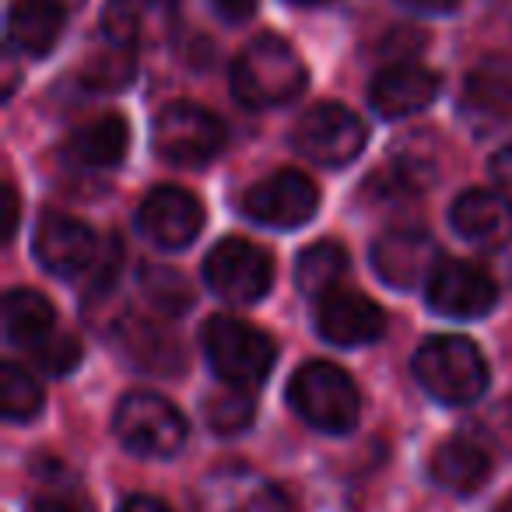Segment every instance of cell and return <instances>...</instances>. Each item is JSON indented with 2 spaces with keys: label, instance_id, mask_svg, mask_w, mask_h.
I'll return each instance as SVG.
<instances>
[{
  "label": "cell",
  "instance_id": "cell-1",
  "mask_svg": "<svg viewBox=\"0 0 512 512\" xmlns=\"http://www.w3.org/2000/svg\"><path fill=\"white\" fill-rule=\"evenodd\" d=\"M309 74L299 50L288 39L264 32L232 64V92L246 109H271L299 99Z\"/></svg>",
  "mask_w": 512,
  "mask_h": 512
},
{
  "label": "cell",
  "instance_id": "cell-2",
  "mask_svg": "<svg viewBox=\"0 0 512 512\" xmlns=\"http://www.w3.org/2000/svg\"><path fill=\"white\" fill-rule=\"evenodd\" d=\"M414 379L428 397L449 407H467L488 390V362L481 348L467 337L439 334L428 337L414 355Z\"/></svg>",
  "mask_w": 512,
  "mask_h": 512
},
{
  "label": "cell",
  "instance_id": "cell-3",
  "mask_svg": "<svg viewBox=\"0 0 512 512\" xmlns=\"http://www.w3.org/2000/svg\"><path fill=\"white\" fill-rule=\"evenodd\" d=\"M288 404L316 432L341 435L358 425L362 397L355 379L334 362H306L288 383Z\"/></svg>",
  "mask_w": 512,
  "mask_h": 512
},
{
  "label": "cell",
  "instance_id": "cell-4",
  "mask_svg": "<svg viewBox=\"0 0 512 512\" xmlns=\"http://www.w3.org/2000/svg\"><path fill=\"white\" fill-rule=\"evenodd\" d=\"M204 355L211 369L225 379L228 386H256L264 383L274 369L278 348L264 330L249 327L235 316H211L200 330Z\"/></svg>",
  "mask_w": 512,
  "mask_h": 512
},
{
  "label": "cell",
  "instance_id": "cell-5",
  "mask_svg": "<svg viewBox=\"0 0 512 512\" xmlns=\"http://www.w3.org/2000/svg\"><path fill=\"white\" fill-rule=\"evenodd\" d=\"M113 432L130 453L148 456V460H165V456H176L183 449L186 418L172 400L137 390L116 404Z\"/></svg>",
  "mask_w": 512,
  "mask_h": 512
},
{
  "label": "cell",
  "instance_id": "cell-6",
  "mask_svg": "<svg viewBox=\"0 0 512 512\" xmlns=\"http://www.w3.org/2000/svg\"><path fill=\"white\" fill-rule=\"evenodd\" d=\"M151 141H155L158 158L193 169V165H207L221 155L225 127L211 109L197 106V102H169L155 116Z\"/></svg>",
  "mask_w": 512,
  "mask_h": 512
},
{
  "label": "cell",
  "instance_id": "cell-7",
  "mask_svg": "<svg viewBox=\"0 0 512 512\" xmlns=\"http://www.w3.org/2000/svg\"><path fill=\"white\" fill-rule=\"evenodd\" d=\"M365 137L369 130H365L362 116L341 102H316L299 116L292 130L295 151L316 165H330V169L355 162L365 148Z\"/></svg>",
  "mask_w": 512,
  "mask_h": 512
},
{
  "label": "cell",
  "instance_id": "cell-8",
  "mask_svg": "<svg viewBox=\"0 0 512 512\" xmlns=\"http://www.w3.org/2000/svg\"><path fill=\"white\" fill-rule=\"evenodd\" d=\"M204 281L218 299L253 306L271 292L274 264L260 246L246 239H225L207 253Z\"/></svg>",
  "mask_w": 512,
  "mask_h": 512
},
{
  "label": "cell",
  "instance_id": "cell-9",
  "mask_svg": "<svg viewBox=\"0 0 512 512\" xmlns=\"http://www.w3.org/2000/svg\"><path fill=\"white\" fill-rule=\"evenodd\" d=\"M320 207V190L306 172L281 169L253 186L242 200V214L267 228H299Z\"/></svg>",
  "mask_w": 512,
  "mask_h": 512
},
{
  "label": "cell",
  "instance_id": "cell-10",
  "mask_svg": "<svg viewBox=\"0 0 512 512\" xmlns=\"http://www.w3.org/2000/svg\"><path fill=\"white\" fill-rule=\"evenodd\" d=\"M425 302L432 313L449 320H477L488 316L498 302V285L488 271L467 260H442L425 285Z\"/></svg>",
  "mask_w": 512,
  "mask_h": 512
},
{
  "label": "cell",
  "instance_id": "cell-11",
  "mask_svg": "<svg viewBox=\"0 0 512 512\" xmlns=\"http://www.w3.org/2000/svg\"><path fill=\"white\" fill-rule=\"evenodd\" d=\"M32 249L43 271L57 278H78L99 264V239L81 218L64 211H46L32 235Z\"/></svg>",
  "mask_w": 512,
  "mask_h": 512
},
{
  "label": "cell",
  "instance_id": "cell-12",
  "mask_svg": "<svg viewBox=\"0 0 512 512\" xmlns=\"http://www.w3.org/2000/svg\"><path fill=\"white\" fill-rule=\"evenodd\" d=\"M442 264L439 242L425 228H390L372 246V267L390 288L411 292V288L428 285L435 267Z\"/></svg>",
  "mask_w": 512,
  "mask_h": 512
},
{
  "label": "cell",
  "instance_id": "cell-13",
  "mask_svg": "<svg viewBox=\"0 0 512 512\" xmlns=\"http://www.w3.org/2000/svg\"><path fill=\"white\" fill-rule=\"evenodd\" d=\"M137 228L158 249H186L204 228V204L183 186H158L137 207Z\"/></svg>",
  "mask_w": 512,
  "mask_h": 512
},
{
  "label": "cell",
  "instance_id": "cell-14",
  "mask_svg": "<svg viewBox=\"0 0 512 512\" xmlns=\"http://www.w3.org/2000/svg\"><path fill=\"white\" fill-rule=\"evenodd\" d=\"M386 330V313L372 299L358 292L334 288L316 306V334L337 348H358V344L379 341Z\"/></svg>",
  "mask_w": 512,
  "mask_h": 512
},
{
  "label": "cell",
  "instance_id": "cell-15",
  "mask_svg": "<svg viewBox=\"0 0 512 512\" xmlns=\"http://www.w3.org/2000/svg\"><path fill=\"white\" fill-rule=\"evenodd\" d=\"M463 123L470 127V134L488 137L495 130H502L505 123H512V71L502 67L498 60L474 67L467 74L460 99Z\"/></svg>",
  "mask_w": 512,
  "mask_h": 512
},
{
  "label": "cell",
  "instance_id": "cell-16",
  "mask_svg": "<svg viewBox=\"0 0 512 512\" xmlns=\"http://www.w3.org/2000/svg\"><path fill=\"white\" fill-rule=\"evenodd\" d=\"M439 95V74L421 64H390L372 78L369 106L383 120H404L428 109Z\"/></svg>",
  "mask_w": 512,
  "mask_h": 512
},
{
  "label": "cell",
  "instance_id": "cell-17",
  "mask_svg": "<svg viewBox=\"0 0 512 512\" xmlns=\"http://www.w3.org/2000/svg\"><path fill=\"white\" fill-rule=\"evenodd\" d=\"M449 225L474 246L498 249L512 242V200L498 190H467L449 207Z\"/></svg>",
  "mask_w": 512,
  "mask_h": 512
},
{
  "label": "cell",
  "instance_id": "cell-18",
  "mask_svg": "<svg viewBox=\"0 0 512 512\" xmlns=\"http://www.w3.org/2000/svg\"><path fill=\"white\" fill-rule=\"evenodd\" d=\"M200 512H295L288 491L249 477L242 470H221L207 477L200 491Z\"/></svg>",
  "mask_w": 512,
  "mask_h": 512
},
{
  "label": "cell",
  "instance_id": "cell-19",
  "mask_svg": "<svg viewBox=\"0 0 512 512\" xmlns=\"http://www.w3.org/2000/svg\"><path fill=\"white\" fill-rule=\"evenodd\" d=\"M179 0H109L106 15H102V29H106L113 46H144L155 43L169 25L176 22Z\"/></svg>",
  "mask_w": 512,
  "mask_h": 512
},
{
  "label": "cell",
  "instance_id": "cell-20",
  "mask_svg": "<svg viewBox=\"0 0 512 512\" xmlns=\"http://www.w3.org/2000/svg\"><path fill=\"white\" fill-rule=\"evenodd\" d=\"M428 474L439 488L453 491V495H474L491 477V456L481 442L460 435V439H449L435 449L428 460Z\"/></svg>",
  "mask_w": 512,
  "mask_h": 512
},
{
  "label": "cell",
  "instance_id": "cell-21",
  "mask_svg": "<svg viewBox=\"0 0 512 512\" xmlns=\"http://www.w3.org/2000/svg\"><path fill=\"white\" fill-rule=\"evenodd\" d=\"M64 36V11L50 0H15L8 11V39L25 57H46Z\"/></svg>",
  "mask_w": 512,
  "mask_h": 512
},
{
  "label": "cell",
  "instance_id": "cell-22",
  "mask_svg": "<svg viewBox=\"0 0 512 512\" xmlns=\"http://www.w3.org/2000/svg\"><path fill=\"white\" fill-rule=\"evenodd\" d=\"M4 337L8 344L25 351H36L43 341L57 334V309L46 295L32 292V288H15L4 295Z\"/></svg>",
  "mask_w": 512,
  "mask_h": 512
},
{
  "label": "cell",
  "instance_id": "cell-23",
  "mask_svg": "<svg viewBox=\"0 0 512 512\" xmlns=\"http://www.w3.org/2000/svg\"><path fill=\"white\" fill-rule=\"evenodd\" d=\"M130 148V123L120 113H102L92 123L78 127L67 141V155L88 169H109L127 158Z\"/></svg>",
  "mask_w": 512,
  "mask_h": 512
},
{
  "label": "cell",
  "instance_id": "cell-24",
  "mask_svg": "<svg viewBox=\"0 0 512 512\" xmlns=\"http://www.w3.org/2000/svg\"><path fill=\"white\" fill-rule=\"evenodd\" d=\"M120 344L127 358L144 372L155 376H169V372L183 369V348L172 334H165L158 323L148 320H127L120 327Z\"/></svg>",
  "mask_w": 512,
  "mask_h": 512
},
{
  "label": "cell",
  "instance_id": "cell-25",
  "mask_svg": "<svg viewBox=\"0 0 512 512\" xmlns=\"http://www.w3.org/2000/svg\"><path fill=\"white\" fill-rule=\"evenodd\" d=\"M348 274V249L341 242H313L295 260V285L302 295H327L337 288V281Z\"/></svg>",
  "mask_w": 512,
  "mask_h": 512
},
{
  "label": "cell",
  "instance_id": "cell-26",
  "mask_svg": "<svg viewBox=\"0 0 512 512\" xmlns=\"http://www.w3.org/2000/svg\"><path fill=\"white\" fill-rule=\"evenodd\" d=\"M141 295L162 316H186L193 309V285L186 281V274L165 264L141 267Z\"/></svg>",
  "mask_w": 512,
  "mask_h": 512
},
{
  "label": "cell",
  "instance_id": "cell-27",
  "mask_svg": "<svg viewBox=\"0 0 512 512\" xmlns=\"http://www.w3.org/2000/svg\"><path fill=\"white\" fill-rule=\"evenodd\" d=\"M137 74V60L127 46H109V50L95 53L85 67H81V88L95 95H116L130 88Z\"/></svg>",
  "mask_w": 512,
  "mask_h": 512
},
{
  "label": "cell",
  "instance_id": "cell-28",
  "mask_svg": "<svg viewBox=\"0 0 512 512\" xmlns=\"http://www.w3.org/2000/svg\"><path fill=\"white\" fill-rule=\"evenodd\" d=\"M0 411L8 421H29L43 411V390L22 365H0Z\"/></svg>",
  "mask_w": 512,
  "mask_h": 512
},
{
  "label": "cell",
  "instance_id": "cell-29",
  "mask_svg": "<svg viewBox=\"0 0 512 512\" xmlns=\"http://www.w3.org/2000/svg\"><path fill=\"white\" fill-rule=\"evenodd\" d=\"M253 414H256V400L246 386H232V390H221L211 393L204 407V418L211 425L214 435H239L253 425Z\"/></svg>",
  "mask_w": 512,
  "mask_h": 512
},
{
  "label": "cell",
  "instance_id": "cell-30",
  "mask_svg": "<svg viewBox=\"0 0 512 512\" xmlns=\"http://www.w3.org/2000/svg\"><path fill=\"white\" fill-rule=\"evenodd\" d=\"M32 358H36V365L43 372H50V376H67V372H74V365L81 362V341L71 334H53L50 341H43L36 351H32Z\"/></svg>",
  "mask_w": 512,
  "mask_h": 512
},
{
  "label": "cell",
  "instance_id": "cell-31",
  "mask_svg": "<svg viewBox=\"0 0 512 512\" xmlns=\"http://www.w3.org/2000/svg\"><path fill=\"white\" fill-rule=\"evenodd\" d=\"M421 46H425V36H421L418 29H390V36L383 39L379 50L393 60H404V57H411V53H418Z\"/></svg>",
  "mask_w": 512,
  "mask_h": 512
},
{
  "label": "cell",
  "instance_id": "cell-32",
  "mask_svg": "<svg viewBox=\"0 0 512 512\" xmlns=\"http://www.w3.org/2000/svg\"><path fill=\"white\" fill-rule=\"evenodd\" d=\"M32 512H95L92 502L81 495H64V491H53L32 502Z\"/></svg>",
  "mask_w": 512,
  "mask_h": 512
},
{
  "label": "cell",
  "instance_id": "cell-33",
  "mask_svg": "<svg viewBox=\"0 0 512 512\" xmlns=\"http://www.w3.org/2000/svg\"><path fill=\"white\" fill-rule=\"evenodd\" d=\"M0 207H4V221H0V228H4V239H15V232H18V190L11 183H4Z\"/></svg>",
  "mask_w": 512,
  "mask_h": 512
},
{
  "label": "cell",
  "instance_id": "cell-34",
  "mask_svg": "<svg viewBox=\"0 0 512 512\" xmlns=\"http://www.w3.org/2000/svg\"><path fill=\"white\" fill-rule=\"evenodd\" d=\"M211 4L225 22H246L256 11V0H211Z\"/></svg>",
  "mask_w": 512,
  "mask_h": 512
},
{
  "label": "cell",
  "instance_id": "cell-35",
  "mask_svg": "<svg viewBox=\"0 0 512 512\" xmlns=\"http://www.w3.org/2000/svg\"><path fill=\"white\" fill-rule=\"evenodd\" d=\"M491 176H495L498 183L512 186V141L495 151V158H491Z\"/></svg>",
  "mask_w": 512,
  "mask_h": 512
},
{
  "label": "cell",
  "instance_id": "cell-36",
  "mask_svg": "<svg viewBox=\"0 0 512 512\" xmlns=\"http://www.w3.org/2000/svg\"><path fill=\"white\" fill-rule=\"evenodd\" d=\"M120 512H172L162 498H151V495H134L120 505Z\"/></svg>",
  "mask_w": 512,
  "mask_h": 512
},
{
  "label": "cell",
  "instance_id": "cell-37",
  "mask_svg": "<svg viewBox=\"0 0 512 512\" xmlns=\"http://www.w3.org/2000/svg\"><path fill=\"white\" fill-rule=\"evenodd\" d=\"M400 4H407V8H414V11H425V15H446L460 0H400Z\"/></svg>",
  "mask_w": 512,
  "mask_h": 512
},
{
  "label": "cell",
  "instance_id": "cell-38",
  "mask_svg": "<svg viewBox=\"0 0 512 512\" xmlns=\"http://www.w3.org/2000/svg\"><path fill=\"white\" fill-rule=\"evenodd\" d=\"M53 8H60V11H74L78 4H85V0H50Z\"/></svg>",
  "mask_w": 512,
  "mask_h": 512
},
{
  "label": "cell",
  "instance_id": "cell-39",
  "mask_svg": "<svg viewBox=\"0 0 512 512\" xmlns=\"http://www.w3.org/2000/svg\"><path fill=\"white\" fill-rule=\"evenodd\" d=\"M292 4H299V8H316V4H327V0H292Z\"/></svg>",
  "mask_w": 512,
  "mask_h": 512
},
{
  "label": "cell",
  "instance_id": "cell-40",
  "mask_svg": "<svg viewBox=\"0 0 512 512\" xmlns=\"http://www.w3.org/2000/svg\"><path fill=\"white\" fill-rule=\"evenodd\" d=\"M495 512H512V498H509V502H502V505H498Z\"/></svg>",
  "mask_w": 512,
  "mask_h": 512
}]
</instances>
